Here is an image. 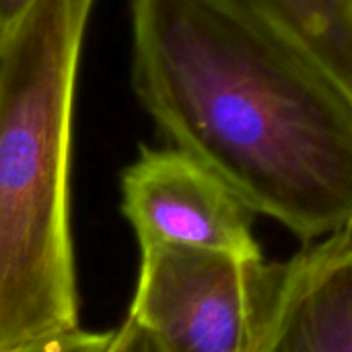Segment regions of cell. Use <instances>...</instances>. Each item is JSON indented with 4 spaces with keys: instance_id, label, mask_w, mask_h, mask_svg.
<instances>
[{
    "instance_id": "6da1fadb",
    "label": "cell",
    "mask_w": 352,
    "mask_h": 352,
    "mask_svg": "<svg viewBox=\"0 0 352 352\" xmlns=\"http://www.w3.org/2000/svg\"><path fill=\"white\" fill-rule=\"evenodd\" d=\"M132 85L159 130L299 239L352 229V91L227 0H132Z\"/></svg>"
},
{
    "instance_id": "7a4b0ae2",
    "label": "cell",
    "mask_w": 352,
    "mask_h": 352,
    "mask_svg": "<svg viewBox=\"0 0 352 352\" xmlns=\"http://www.w3.org/2000/svg\"><path fill=\"white\" fill-rule=\"evenodd\" d=\"M95 0H33L0 43V349L80 328L72 107Z\"/></svg>"
},
{
    "instance_id": "277c9868",
    "label": "cell",
    "mask_w": 352,
    "mask_h": 352,
    "mask_svg": "<svg viewBox=\"0 0 352 352\" xmlns=\"http://www.w3.org/2000/svg\"><path fill=\"white\" fill-rule=\"evenodd\" d=\"M122 212L140 248L188 245L262 260L254 212L177 148H140L122 175Z\"/></svg>"
},
{
    "instance_id": "ba28073f",
    "label": "cell",
    "mask_w": 352,
    "mask_h": 352,
    "mask_svg": "<svg viewBox=\"0 0 352 352\" xmlns=\"http://www.w3.org/2000/svg\"><path fill=\"white\" fill-rule=\"evenodd\" d=\"M107 352H163L161 346L130 318L122 322L120 328L113 330V340Z\"/></svg>"
},
{
    "instance_id": "9c48e42d",
    "label": "cell",
    "mask_w": 352,
    "mask_h": 352,
    "mask_svg": "<svg viewBox=\"0 0 352 352\" xmlns=\"http://www.w3.org/2000/svg\"><path fill=\"white\" fill-rule=\"evenodd\" d=\"M31 4L33 0H0V43Z\"/></svg>"
},
{
    "instance_id": "5b68a950",
    "label": "cell",
    "mask_w": 352,
    "mask_h": 352,
    "mask_svg": "<svg viewBox=\"0 0 352 352\" xmlns=\"http://www.w3.org/2000/svg\"><path fill=\"white\" fill-rule=\"evenodd\" d=\"M250 352H352V229L268 264Z\"/></svg>"
},
{
    "instance_id": "8992f818",
    "label": "cell",
    "mask_w": 352,
    "mask_h": 352,
    "mask_svg": "<svg viewBox=\"0 0 352 352\" xmlns=\"http://www.w3.org/2000/svg\"><path fill=\"white\" fill-rule=\"evenodd\" d=\"M285 31L352 91V0H227Z\"/></svg>"
},
{
    "instance_id": "3957f363",
    "label": "cell",
    "mask_w": 352,
    "mask_h": 352,
    "mask_svg": "<svg viewBox=\"0 0 352 352\" xmlns=\"http://www.w3.org/2000/svg\"><path fill=\"white\" fill-rule=\"evenodd\" d=\"M128 318L163 352H250L268 276L264 260L188 245L140 248Z\"/></svg>"
},
{
    "instance_id": "52a82bcc",
    "label": "cell",
    "mask_w": 352,
    "mask_h": 352,
    "mask_svg": "<svg viewBox=\"0 0 352 352\" xmlns=\"http://www.w3.org/2000/svg\"><path fill=\"white\" fill-rule=\"evenodd\" d=\"M113 340V330L91 332V330H72L54 334L41 340L0 349V352H107Z\"/></svg>"
}]
</instances>
